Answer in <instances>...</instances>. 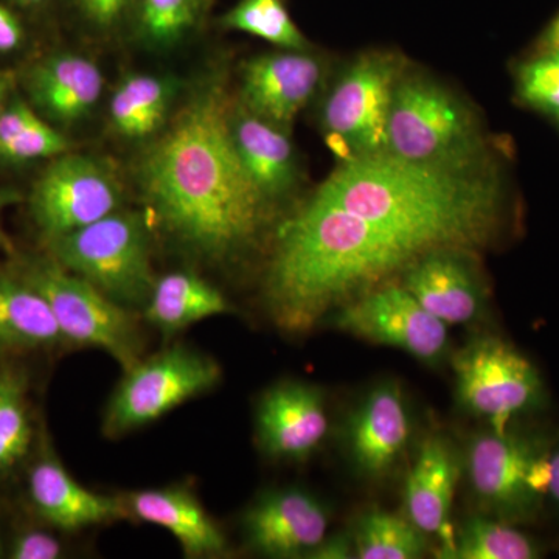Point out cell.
I'll return each mask as SVG.
<instances>
[{"mask_svg":"<svg viewBox=\"0 0 559 559\" xmlns=\"http://www.w3.org/2000/svg\"><path fill=\"white\" fill-rule=\"evenodd\" d=\"M219 84L194 95L139 162V183L160 226L186 248L226 260L249 248L270 201L250 179Z\"/></svg>","mask_w":559,"mask_h":559,"instance_id":"cell-1","label":"cell"},{"mask_svg":"<svg viewBox=\"0 0 559 559\" xmlns=\"http://www.w3.org/2000/svg\"><path fill=\"white\" fill-rule=\"evenodd\" d=\"M439 248L451 246L430 231L311 201L280 227L266 278L272 318L290 333L310 330L353 294Z\"/></svg>","mask_w":559,"mask_h":559,"instance_id":"cell-2","label":"cell"},{"mask_svg":"<svg viewBox=\"0 0 559 559\" xmlns=\"http://www.w3.org/2000/svg\"><path fill=\"white\" fill-rule=\"evenodd\" d=\"M311 201L390 226L430 231L459 249L491 240L502 218L498 180L389 153L345 162Z\"/></svg>","mask_w":559,"mask_h":559,"instance_id":"cell-3","label":"cell"},{"mask_svg":"<svg viewBox=\"0 0 559 559\" xmlns=\"http://www.w3.org/2000/svg\"><path fill=\"white\" fill-rule=\"evenodd\" d=\"M555 441L514 421L471 441L466 469L474 496L491 516L522 525L538 520L550 487Z\"/></svg>","mask_w":559,"mask_h":559,"instance_id":"cell-4","label":"cell"},{"mask_svg":"<svg viewBox=\"0 0 559 559\" xmlns=\"http://www.w3.org/2000/svg\"><path fill=\"white\" fill-rule=\"evenodd\" d=\"M50 257L123 307H145L154 288L148 221L142 213H110L51 238Z\"/></svg>","mask_w":559,"mask_h":559,"instance_id":"cell-5","label":"cell"},{"mask_svg":"<svg viewBox=\"0 0 559 559\" xmlns=\"http://www.w3.org/2000/svg\"><path fill=\"white\" fill-rule=\"evenodd\" d=\"M13 271L49 304L68 344L100 348L123 370L142 359V333L130 308L109 299L51 257L21 261Z\"/></svg>","mask_w":559,"mask_h":559,"instance_id":"cell-6","label":"cell"},{"mask_svg":"<svg viewBox=\"0 0 559 559\" xmlns=\"http://www.w3.org/2000/svg\"><path fill=\"white\" fill-rule=\"evenodd\" d=\"M479 148V128L450 92L428 80L396 81L385 153L419 164L466 168Z\"/></svg>","mask_w":559,"mask_h":559,"instance_id":"cell-7","label":"cell"},{"mask_svg":"<svg viewBox=\"0 0 559 559\" xmlns=\"http://www.w3.org/2000/svg\"><path fill=\"white\" fill-rule=\"evenodd\" d=\"M455 393L463 409L502 430L546 406L547 389L535 364L495 336L460 349L452 360Z\"/></svg>","mask_w":559,"mask_h":559,"instance_id":"cell-8","label":"cell"},{"mask_svg":"<svg viewBox=\"0 0 559 559\" xmlns=\"http://www.w3.org/2000/svg\"><path fill=\"white\" fill-rule=\"evenodd\" d=\"M215 359L187 347H171L140 359L109 400L105 414L106 436L119 437L143 428L198 395L219 384Z\"/></svg>","mask_w":559,"mask_h":559,"instance_id":"cell-9","label":"cell"},{"mask_svg":"<svg viewBox=\"0 0 559 559\" xmlns=\"http://www.w3.org/2000/svg\"><path fill=\"white\" fill-rule=\"evenodd\" d=\"M399 64L384 55L360 58L333 87L323 127L347 160L388 151V120Z\"/></svg>","mask_w":559,"mask_h":559,"instance_id":"cell-10","label":"cell"},{"mask_svg":"<svg viewBox=\"0 0 559 559\" xmlns=\"http://www.w3.org/2000/svg\"><path fill=\"white\" fill-rule=\"evenodd\" d=\"M121 204V186L94 157L61 154L33 186L31 210L47 240L90 226Z\"/></svg>","mask_w":559,"mask_h":559,"instance_id":"cell-11","label":"cell"},{"mask_svg":"<svg viewBox=\"0 0 559 559\" xmlns=\"http://www.w3.org/2000/svg\"><path fill=\"white\" fill-rule=\"evenodd\" d=\"M333 325L359 340L388 345L421 362H441L450 348L447 323L433 318L403 285L358 296L333 314Z\"/></svg>","mask_w":559,"mask_h":559,"instance_id":"cell-12","label":"cell"},{"mask_svg":"<svg viewBox=\"0 0 559 559\" xmlns=\"http://www.w3.org/2000/svg\"><path fill=\"white\" fill-rule=\"evenodd\" d=\"M329 511L310 492L275 489L261 496L242 516L249 547L270 558H308L326 538Z\"/></svg>","mask_w":559,"mask_h":559,"instance_id":"cell-13","label":"cell"},{"mask_svg":"<svg viewBox=\"0 0 559 559\" xmlns=\"http://www.w3.org/2000/svg\"><path fill=\"white\" fill-rule=\"evenodd\" d=\"M255 423L263 451L293 462L310 457L329 432L322 393L304 382H282L267 390L261 396Z\"/></svg>","mask_w":559,"mask_h":559,"instance_id":"cell-14","label":"cell"},{"mask_svg":"<svg viewBox=\"0 0 559 559\" xmlns=\"http://www.w3.org/2000/svg\"><path fill=\"white\" fill-rule=\"evenodd\" d=\"M320 79L322 64L311 55L300 50L261 55L242 68V106L285 130L311 100Z\"/></svg>","mask_w":559,"mask_h":559,"instance_id":"cell-15","label":"cell"},{"mask_svg":"<svg viewBox=\"0 0 559 559\" xmlns=\"http://www.w3.org/2000/svg\"><path fill=\"white\" fill-rule=\"evenodd\" d=\"M412 418L395 382L371 390L353 412L347 429L349 459L360 476L381 479L407 450Z\"/></svg>","mask_w":559,"mask_h":559,"instance_id":"cell-16","label":"cell"},{"mask_svg":"<svg viewBox=\"0 0 559 559\" xmlns=\"http://www.w3.org/2000/svg\"><path fill=\"white\" fill-rule=\"evenodd\" d=\"M28 496L39 516L62 532H80L128 518L121 498L84 488L50 451L32 465Z\"/></svg>","mask_w":559,"mask_h":559,"instance_id":"cell-17","label":"cell"},{"mask_svg":"<svg viewBox=\"0 0 559 559\" xmlns=\"http://www.w3.org/2000/svg\"><path fill=\"white\" fill-rule=\"evenodd\" d=\"M459 248L429 250L404 272L403 286L433 318L463 325L479 318L484 293Z\"/></svg>","mask_w":559,"mask_h":559,"instance_id":"cell-18","label":"cell"},{"mask_svg":"<svg viewBox=\"0 0 559 559\" xmlns=\"http://www.w3.org/2000/svg\"><path fill=\"white\" fill-rule=\"evenodd\" d=\"M128 516L167 530L190 558L224 557L229 543L197 496L186 487L140 489L121 496Z\"/></svg>","mask_w":559,"mask_h":559,"instance_id":"cell-19","label":"cell"},{"mask_svg":"<svg viewBox=\"0 0 559 559\" xmlns=\"http://www.w3.org/2000/svg\"><path fill=\"white\" fill-rule=\"evenodd\" d=\"M103 84L100 68L73 53H58L36 62L25 75V90L33 106L61 124L75 123L87 116L100 98Z\"/></svg>","mask_w":559,"mask_h":559,"instance_id":"cell-20","label":"cell"},{"mask_svg":"<svg viewBox=\"0 0 559 559\" xmlns=\"http://www.w3.org/2000/svg\"><path fill=\"white\" fill-rule=\"evenodd\" d=\"M459 468L447 441L432 437L419 448L417 459L404 485L407 518L425 535L443 536V546L452 538L451 513L457 488Z\"/></svg>","mask_w":559,"mask_h":559,"instance_id":"cell-21","label":"cell"},{"mask_svg":"<svg viewBox=\"0 0 559 559\" xmlns=\"http://www.w3.org/2000/svg\"><path fill=\"white\" fill-rule=\"evenodd\" d=\"M230 131L242 167L263 197L270 202L285 197L296 183V157L285 130L245 106H231Z\"/></svg>","mask_w":559,"mask_h":559,"instance_id":"cell-22","label":"cell"},{"mask_svg":"<svg viewBox=\"0 0 559 559\" xmlns=\"http://www.w3.org/2000/svg\"><path fill=\"white\" fill-rule=\"evenodd\" d=\"M68 344L46 299L14 271H0V355Z\"/></svg>","mask_w":559,"mask_h":559,"instance_id":"cell-23","label":"cell"},{"mask_svg":"<svg viewBox=\"0 0 559 559\" xmlns=\"http://www.w3.org/2000/svg\"><path fill=\"white\" fill-rule=\"evenodd\" d=\"M229 311L231 305L224 294L191 272H170L156 278L145 304V319L167 336Z\"/></svg>","mask_w":559,"mask_h":559,"instance_id":"cell-24","label":"cell"},{"mask_svg":"<svg viewBox=\"0 0 559 559\" xmlns=\"http://www.w3.org/2000/svg\"><path fill=\"white\" fill-rule=\"evenodd\" d=\"M543 555L538 539L495 516L471 518L450 546L439 551L444 559H536Z\"/></svg>","mask_w":559,"mask_h":559,"instance_id":"cell-25","label":"cell"},{"mask_svg":"<svg viewBox=\"0 0 559 559\" xmlns=\"http://www.w3.org/2000/svg\"><path fill=\"white\" fill-rule=\"evenodd\" d=\"M171 94L170 83L159 76H128L110 100L109 116L114 130L130 139L154 134L167 119Z\"/></svg>","mask_w":559,"mask_h":559,"instance_id":"cell-26","label":"cell"},{"mask_svg":"<svg viewBox=\"0 0 559 559\" xmlns=\"http://www.w3.org/2000/svg\"><path fill=\"white\" fill-rule=\"evenodd\" d=\"M355 558L418 559L428 551V535L409 518L371 509L356 522L353 532Z\"/></svg>","mask_w":559,"mask_h":559,"instance_id":"cell-27","label":"cell"},{"mask_svg":"<svg viewBox=\"0 0 559 559\" xmlns=\"http://www.w3.org/2000/svg\"><path fill=\"white\" fill-rule=\"evenodd\" d=\"M27 381L21 371L0 369V473L14 468L32 447Z\"/></svg>","mask_w":559,"mask_h":559,"instance_id":"cell-28","label":"cell"},{"mask_svg":"<svg viewBox=\"0 0 559 559\" xmlns=\"http://www.w3.org/2000/svg\"><path fill=\"white\" fill-rule=\"evenodd\" d=\"M223 24L282 49L304 50L307 47V39L280 0H242L224 16Z\"/></svg>","mask_w":559,"mask_h":559,"instance_id":"cell-29","label":"cell"},{"mask_svg":"<svg viewBox=\"0 0 559 559\" xmlns=\"http://www.w3.org/2000/svg\"><path fill=\"white\" fill-rule=\"evenodd\" d=\"M200 0H142L140 25L156 46H170L193 27Z\"/></svg>","mask_w":559,"mask_h":559,"instance_id":"cell-30","label":"cell"},{"mask_svg":"<svg viewBox=\"0 0 559 559\" xmlns=\"http://www.w3.org/2000/svg\"><path fill=\"white\" fill-rule=\"evenodd\" d=\"M518 94L525 105L559 119V51L544 50L518 70Z\"/></svg>","mask_w":559,"mask_h":559,"instance_id":"cell-31","label":"cell"},{"mask_svg":"<svg viewBox=\"0 0 559 559\" xmlns=\"http://www.w3.org/2000/svg\"><path fill=\"white\" fill-rule=\"evenodd\" d=\"M68 151V139L36 114L14 138L0 145V160L21 164V162L51 159Z\"/></svg>","mask_w":559,"mask_h":559,"instance_id":"cell-32","label":"cell"},{"mask_svg":"<svg viewBox=\"0 0 559 559\" xmlns=\"http://www.w3.org/2000/svg\"><path fill=\"white\" fill-rule=\"evenodd\" d=\"M62 555L60 540L43 530H25L10 547L13 559H57Z\"/></svg>","mask_w":559,"mask_h":559,"instance_id":"cell-33","label":"cell"},{"mask_svg":"<svg viewBox=\"0 0 559 559\" xmlns=\"http://www.w3.org/2000/svg\"><path fill=\"white\" fill-rule=\"evenodd\" d=\"M130 2L131 0H76L84 17L98 28L114 27Z\"/></svg>","mask_w":559,"mask_h":559,"instance_id":"cell-34","label":"cell"},{"mask_svg":"<svg viewBox=\"0 0 559 559\" xmlns=\"http://www.w3.org/2000/svg\"><path fill=\"white\" fill-rule=\"evenodd\" d=\"M24 43V28L13 11L0 3V53L20 49Z\"/></svg>","mask_w":559,"mask_h":559,"instance_id":"cell-35","label":"cell"},{"mask_svg":"<svg viewBox=\"0 0 559 559\" xmlns=\"http://www.w3.org/2000/svg\"><path fill=\"white\" fill-rule=\"evenodd\" d=\"M311 559H348L355 558V544L353 536H326L322 543L311 551Z\"/></svg>","mask_w":559,"mask_h":559,"instance_id":"cell-36","label":"cell"},{"mask_svg":"<svg viewBox=\"0 0 559 559\" xmlns=\"http://www.w3.org/2000/svg\"><path fill=\"white\" fill-rule=\"evenodd\" d=\"M547 500H550L559 510V441H555L550 454V487Z\"/></svg>","mask_w":559,"mask_h":559,"instance_id":"cell-37","label":"cell"},{"mask_svg":"<svg viewBox=\"0 0 559 559\" xmlns=\"http://www.w3.org/2000/svg\"><path fill=\"white\" fill-rule=\"evenodd\" d=\"M21 197L17 191L11 189H0V248H10L9 238L5 237L2 230V213L7 207L20 202Z\"/></svg>","mask_w":559,"mask_h":559,"instance_id":"cell-38","label":"cell"},{"mask_svg":"<svg viewBox=\"0 0 559 559\" xmlns=\"http://www.w3.org/2000/svg\"><path fill=\"white\" fill-rule=\"evenodd\" d=\"M543 50L559 51V14L544 33Z\"/></svg>","mask_w":559,"mask_h":559,"instance_id":"cell-39","label":"cell"},{"mask_svg":"<svg viewBox=\"0 0 559 559\" xmlns=\"http://www.w3.org/2000/svg\"><path fill=\"white\" fill-rule=\"evenodd\" d=\"M11 87H13V75L5 70H0V116L9 105Z\"/></svg>","mask_w":559,"mask_h":559,"instance_id":"cell-40","label":"cell"},{"mask_svg":"<svg viewBox=\"0 0 559 559\" xmlns=\"http://www.w3.org/2000/svg\"><path fill=\"white\" fill-rule=\"evenodd\" d=\"M17 5L25 7V9H36V7L44 5L49 0H13Z\"/></svg>","mask_w":559,"mask_h":559,"instance_id":"cell-41","label":"cell"},{"mask_svg":"<svg viewBox=\"0 0 559 559\" xmlns=\"http://www.w3.org/2000/svg\"><path fill=\"white\" fill-rule=\"evenodd\" d=\"M0 557H2V543H0Z\"/></svg>","mask_w":559,"mask_h":559,"instance_id":"cell-42","label":"cell"}]
</instances>
